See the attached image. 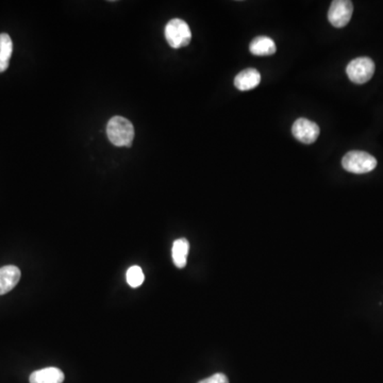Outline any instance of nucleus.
I'll list each match as a JSON object with an SVG mask.
<instances>
[{
  "label": "nucleus",
  "instance_id": "1",
  "mask_svg": "<svg viewBox=\"0 0 383 383\" xmlns=\"http://www.w3.org/2000/svg\"><path fill=\"white\" fill-rule=\"evenodd\" d=\"M107 134L113 145L130 147L134 138V125L125 117H112L107 123Z\"/></svg>",
  "mask_w": 383,
  "mask_h": 383
},
{
  "label": "nucleus",
  "instance_id": "9",
  "mask_svg": "<svg viewBox=\"0 0 383 383\" xmlns=\"http://www.w3.org/2000/svg\"><path fill=\"white\" fill-rule=\"evenodd\" d=\"M63 381V372L56 367L39 369V371L33 372L29 377L30 383H62Z\"/></svg>",
  "mask_w": 383,
  "mask_h": 383
},
{
  "label": "nucleus",
  "instance_id": "2",
  "mask_svg": "<svg viewBox=\"0 0 383 383\" xmlns=\"http://www.w3.org/2000/svg\"><path fill=\"white\" fill-rule=\"evenodd\" d=\"M342 166L349 173L362 175V174L371 173L376 169L377 160L369 152L353 150L344 156L342 159Z\"/></svg>",
  "mask_w": 383,
  "mask_h": 383
},
{
  "label": "nucleus",
  "instance_id": "6",
  "mask_svg": "<svg viewBox=\"0 0 383 383\" xmlns=\"http://www.w3.org/2000/svg\"><path fill=\"white\" fill-rule=\"evenodd\" d=\"M320 127L307 118H298L292 127V134L296 140L304 144H312L320 136Z\"/></svg>",
  "mask_w": 383,
  "mask_h": 383
},
{
  "label": "nucleus",
  "instance_id": "4",
  "mask_svg": "<svg viewBox=\"0 0 383 383\" xmlns=\"http://www.w3.org/2000/svg\"><path fill=\"white\" fill-rule=\"evenodd\" d=\"M346 73L351 81L357 85H363L372 79L375 73V63L372 59L360 56L349 62Z\"/></svg>",
  "mask_w": 383,
  "mask_h": 383
},
{
  "label": "nucleus",
  "instance_id": "3",
  "mask_svg": "<svg viewBox=\"0 0 383 383\" xmlns=\"http://www.w3.org/2000/svg\"><path fill=\"white\" fill-rule=\"evenodd\" d=\"M165 38L169 46L175 50L187 46L192 40L191 29L183 19H172L166 25Z\"/></svg>",
  "mask_w": 383,
  "mask_h": 383
},
{
  "label": "nucleus",
  "instance_id": "5",
  "mask_svg": "<svg viewBox=\"0 0 383 383\" xmlns=\"http://www.w3.org/2000/svg\"><path fill=\"white\" fill-rule=\"evenodd\" d=\"M353 6L349 0H334L328 12V19L335 28H343L353 17Z\"/></svg>",
  "mask_w": 383,
  "mask_h": 383
},
{
  "label": "nucleus",
  "instance_id": "7",
  "mask_svg": "<svg viewBox=\"0 0 383 383\" xmlns=\"http://www.w3.org/2000/svg\"><path fill=\"white\" fill-rule=\"evenodd\" d=\"M21 276V271L14 265L0 267V295L7 294L13 290L19 283Z\"/></svg>",
  "mask_w": 383,
  "mask_h": 383
},
{
  "label": "nucleus",
  "instance_id": "10",
  "mask_svg": "<svg viewBox=\"0 0 383 383\" xmlns=\"http://www.w3.org/2000/svg\"><path fill=\"white\" fill-rule=\"evenodd\" d=\"M276 50V44L269 37H258L249 45V52L255 56H271Z\"/></svg>",
  "mask_w": 383,
  "mask_h": 383
},
{
  "label": "nucleus",
  "instance_id": "13",
  "mask_svg": "<svg viewBox=\"0 0 383 383\" xmlns=\"http://www.w3.org/2000/svg\"><path fill=\"white\" fill-rule=\"evenodd\" d=\"M126 280L131 287L136 289V287H141L143 284V282L145 280V276H144L142 269L138 265H134L127 271Z\"/></svg>",
  "mask_w": 383,
  "mask_h": 383
},
{
  "label": "nucleus",
  "instance_id": "12",
  "mask_svg": "<svg viewBox=\"0 0 383 383\" xmlns=\"http://www.w3.org/2000/svg\"><path fill=\"white\" fill-rule=\"evenodd\" d=\"M13 52V43L7 33L0 34V73L9 68L10 59Z\"/></svg>",
  "mask_w": 383,
  "mask_h": 383
},
{
  "label": "nucleus",
  "instance_id": "11",
  "mask_svg": "<svg viewBox=\"0 0 383 383\" xmlns=\"http://www.w3.org/2000/svg\"><path fill=\"white\" fill-rule=\"evenodd\" d=\"M189 243L187 238H178L174 242L172 248V257L174 265L178 269H183L187 265V256H189Z\"/></svg>",
  "mask_w": 383,
  "mask_h": 383
},
{
  "label": "nucleus",
  "instance_id": "8",
  "mask_svg": "<svg viewBox=\"0 0 383 383\" xmlns=\"http://www.w3.org/2000/svg\"><path fill=\"white\" fill-rule=\"evenodd\" d=\"M261 82V75L255 68L242 70L234 78V85L240 91H250L255 89Z\"/></svg>",
  "mask_w": 383,
  "mask_h": 383
},
{
  "label": "nucleus",
  "instance_id": "14",
  "mask_svg": "<svg viewBox=\"0 0 383 383\" xmlns=\"http://www.w3.org/2000/svg\"><path fill=\"white\" fill-rule=\"evenodd\" d=\"M198 383H229V380L227 378L226 375L222 374V373H218V374L212 375V376L209 377V378L199 381Z\"/></svg>",
  "mask_w": 383,
  "mask_h": 383
}]
</instances>
